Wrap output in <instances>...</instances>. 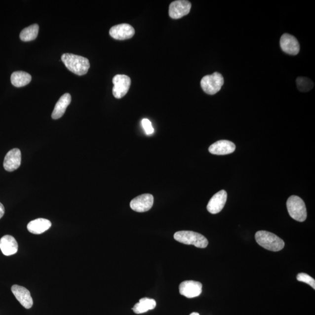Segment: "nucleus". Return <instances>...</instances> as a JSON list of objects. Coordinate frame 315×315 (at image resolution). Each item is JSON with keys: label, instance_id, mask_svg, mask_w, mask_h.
Returning a JSON list of instances; mask_svg holds the SVG:
<instances>
[{"label": "nucleus", "instance_id": "obj_10", "mask_svg": "<svg viewBox=\"0 0 315 315\" xmlns=\"http://www.w3.org/2000/svg\"><path fill=\"white\" fill-rule=\"evenodd\" d=\"M202 292L201 282L195 281H185L179 285V292L182 295L188 298L199 296Z\"/></svg>", "mask_w": 315, "mask_h": 315}, {"label": "nucleus", "instance_id": "obj_9", "mask_svg": "<svg viewBox=\"0 0 315 315\" xmlns=\"http://www.w3.org/2000/svg\"><path fill=\"white\" fill-rule=\"evenodd\" d=\"M109 34L115 39L124 40L133 37L135 30L129 24H121L112 27L109 31Z\"/></svg>", "mask_w": 315, "mask_h": 315}, {"label": "nucleus", "instance_id": "obj_14", "mask_svg": "<svg viewBox=\"0 0 315 315\" xmlns=\"http://www.w3.org/2000/svg\"><path fill=\"white\" fill-rule=\"evenodd\" d=\"M21 163V151L18 149H14L6 154L3 165L6 171L13 172L19 168Z\"/></svg>", "mask_w": 315, "mask_h": 315}, {"label": "nucleus", "instance_id": "obj_19", "mask_svg": "<svg viewBox=\"0 0 315 315\" xmlns=\"http://www.w3.org/2000/svg\"><path fill=\"white\" fill-rule=\"evenodd\" d=\"M31 79L30 74L24 72H15L12 74L11 77L12 84L18 88L29 84Z\"/></svg>", "mask_w": 315, "mask_h": 315}, {"label": "nucleus", "instance_id": "obj_21", "mask_svg": "<svg viewBox=\"0 0 315 315\" xmlns=\"http://www.w3.org/2000/svg\"><path fill=\"white\" fill-rule=\"evenodd\" d=\"M39 26L38 24H34L24 29L21 32L20 39L24 41H30L35 40L38 37L39 33Z\"/></svg>", "mask_w": 315, "mask_h": 315}, {"label": "nucleus", "instance_id": "obj_8", "mask_svg": "<svg viewBox=\"0 0 315 315\" xmlns=\"http://www.w3.org/2000/svg\"><path fill=\"white\" fill-rule=\"evenodd\" d=\"M191 7V3L189 1L178 0L173 1L169 5V17L175 19L181 18L189 14Z\"/></svg>", "mask_w": 315, "mask_h": 315}, {"label": "nucleus", "instance_id": "obj_18", "mask_svg": "<svg viewBox=\"0 0 315 315\" xmlns=\"http://www.w3.org/2000/svg\"><path fill=\"white\" fill-rule=\"evenodd\" d=\"M51 226V222L44 218H38L30 222L28 224L27 228L29 232L39 235L46 232Z\"/></svg>", "mask_w": 315, "mask_h": 315}, {"label": "nucleus", "instance_id": "obj_6", "mask_svg": "<svg viewBox=\"0 0 315 315\" xmlns=\"http://www.w3.org/2000/svg\"><path fill=\"white\" fill-rule=\"evenodd\" d=\"M112 82L114 84L112 92L115 98L120 99L127 94L131 82L129 77L123 75H116Z\"/></svg>", "mask_w": 315, "mask_h": 315}, {"label": "nucleus", "instance_id": "obj_1", "mask_svg": "<svg viewBox=\"0 0 315 315\" xmlns=\"http://www.w3.org/2000/svg\"><path fill=\"white\" fill-rule=\"evenodd\" d=\"M62 60L67 69L78 76H83L88 73L90 64L88 59L76 54L65 53Z\"/></svg>", "mask_w": 315, "mask_h": 315}, {"label": "nucleus", "instance_id": "obj_17", "mask_svg": "<svg viewBox=\"0 0 315 315\" xmlns=\"http://www.w3.org/2000/svg\"><path fill=\"white\" fill-rule=\"evenodd\" d=\"M71 101H72V96L68 93L61 96L54 108L51 118L55 120L62 118L65 113L66 109L70 104Z\"/></svg>", "mask_w": 315, "mask_h": 315}, {"label": "nucleus", "instance_id": "obj_26", "mask_svg": "<svg viewBox=\"0 0 315 315\" xmlns=\"http://www.w3.org/2000/svg\"><path fill=\"white\" fill-rule=\"evenodd\" d=\"M190 315H199V314H198L197 313H193L192 314H191Z\"/></svg>", "mask_w": 315, "mask_h": 315}, {"label": "nucleus", "instance_id": "obj_11", "mask_svg": "<svg viewBox=\"0 0 315 315\" xmlns=\"http://www.w3.org/2000/svg\"><path fill=\"white\" fill-rule=\"evenodd\" d=\"M227 199V193L224 190L215 194L207 204V209L209 213L213 214L219 213L224 207Z\"/></svg>", "mask_w": 315, "mask_h": 315}, {"label": "nucleus", "instance_id": "obj_25", "mask_svg": "<svg viewBox=\"0 0 315 315\" xmlns=\"http://www.w3.org/2000/svg\"><path fill=\"white\" fill-rule=\"evenodd\" d=\"M5 213V208L1 202H0V219L4 216Z\"/></svg>", "mask_w": 315, "mask_h": 315}, {"label": "nucleus", "instance_id": "obj_13", "mask_svg": "<svg viewBox=\"0 0 315 315\" xmlns=\"http://www.w3.org/2000/svg\"><path fill=\"white\" fill-rule=\"evenodd\" d=\"M13 294L22 306L26 309H30L33 306L30 292L27 288L18 285H14L11 287Z\"/></svg>", "mask_w": 315, "mask_h": 315}, {"label": "nucleus", "instance_id": "obj_3", "mask_svg": "<svg viewBox=\"0 0 315 315\" xmlns=\"http://www.w3.org/2000/svg\"><path fill=\"white\" fill-rule=\"evenodd\" d=\"M174 239L179 242L194 245L198 248H205L208 244L206 237L194 231H178L174 234Z\"/></svg>", "mask_w": 315, "mask_h": 315}, {"label": "nucleus", "instance_id": "obj_22", "mask_svg": "<svg viewBox=\"0 0 315 315\" xmlns=\"http://www.w3.org/2000/svg\"><path fill=\"white\" fill-rule=\"evenodd\" d=\"M296 82L297 88L301 92L310 91L314 86L313 81L307 77H298Z\"/></svg>", "mask_w": 315, "mask_h": 315}, {"label": "nucleus", "instance_id": "obj_4", "mask_svg": "<svg viewBox=\"0 0 315 315\" xmlns=\"http://www.w3.org/2000/svg\"><path fill=\"white\" fill-rule=\"evenodd\" d=\"M287 207L289 214L294 220L299 222L306 220L307 208L303 199L297 196H291L287 201Z\"/></svg>", "mask_w": 315, "mask_h": 315}, {"label": "nucleus", "instance_id": "obj_16", "mask_svg": "<svg viewBox=\"0 0 315 315\" xmlns=\"http://www.w3.org/2000/svg\"><path fill=\"white\" fill-rule=\"evenodd\" d=\"M18 249V243L14 237L5 236L0 239V249L5 256L14 255L17 253Z\"/></svg>", "mask_w": 315, "mask_h": 315}, {"label": "nucleus", "instance_id": "obj_20", "mask_svg": "<svg viewBox=\"0 0 315 315\" xmlns=\"http://www.w3.org/2000/svg\"><path fill=\"white\" fill-rule=\"evenodd\" d=\"M156 305V301L153 299L143 298L141 299L139 303L134 305L133 310L134 313L137 314H143L150 310H154Z\"/></svg>", "mask_w": 315, "mask_h": 315}, {"label": "nucleus", "instance_id": "obj_15", "mask_svg": "<svg viewBox=\"0 0 315 315\" xmlns=\"http://www.w3.org/2000/svg\"><path fill=\"white\" fill-rule=\"evenodd\" d=\"M236 149V146L232 141L220 140L212 144L208 151L214 155L223 156L234 153Z\"/></svg>", "mask_w": 315, "mask_h": 315}, {"label": "nucleus", "instance_id": "obj_24", "mask_svg": "<svg viewBox=\"0 0 315 315\" xmlns=\"http://www.w3.org/2000/svg\"><path fill=\"white\" fill-rule=\"evenodd\" d=\"M142 125L144 128V131L147 135H151L154 133V130L152 126V122H151L147 118H144L142 120Z\"/></svg>", "mask_w": 315, "mask_h": 315}, {"label": "nucleus", "instance_id": "obj_7", "mask_svg": "<svg viewBox=\"0 0 315 315\" xmlns=\"http://www.w3.org/2000/svg\"><path fill=\"white\" fill-rule=\"evenodd\" d=\"M154 204V197L151 194H143L137 196L130 202V207L138 213L149 211Z\"/></svg>", "mask_w": 315, "mask_h": 315}, {"label": "nucleus", "instance_id": "obj_12", "mask_svg": "<svg viewBox=\"0 0 315 315\" xmlns=\"http://www.w3.org/2000/svg\"><path fill=\"white\" fill-rule=\"evenodd\" d=\"M279 43L282 51L287 54L297 55L300 52V44L296 38L291 35L285 34L282 35Z\"/></svg>", "mask_w": 315, "mask_h": 315}, {"label": "nucleus", "instance_id": "obj_5", "mask_svg": "<svg viewBox=\"0 0 315 315\" xmlns=\"http://www.w3.org/2000/svg\"><path fill=\"white\" fill-rule=\"evenodd\" d=\"M224 83L223 76L219 73L215 72L213 75L204 76L201 80L200 85L204 92L213 95L220 91Z\"/></svg>", "mask_w": 315, "mask_h": 315}, {"label": "nucleus", "instance_id": "obj_2", "mask_svg": "<svg viewBox=\"0 0 315 315\" xmlns=\"http://www.w3.org/2000/svg\"><path fill=\"white\" fill-rule=\"evenodd\" d=\"M257 243L266 249L278 252L284 248L285 243L275 234L266 231H259L255 234Z\"/></svg>", "mask_w": 315, "mask_h": 315}, {"label": "nucleus", "instance_id": "obj_23", "mask_svg": "<svg viewBox=\"0 0 315 315\" xmlns=\"http://www.w3.org/2000/svg\"><path fill=\"white\" fill-rule=\"evenodd\" d=\"M297 280L301 282H305L307 284H309L313 287L314 290L315 289V279L311 277L310 276L305 274V273H300L297 275Z\"/></svg>", "mask_w": 315, "mask_h": 315}]
</instances>
